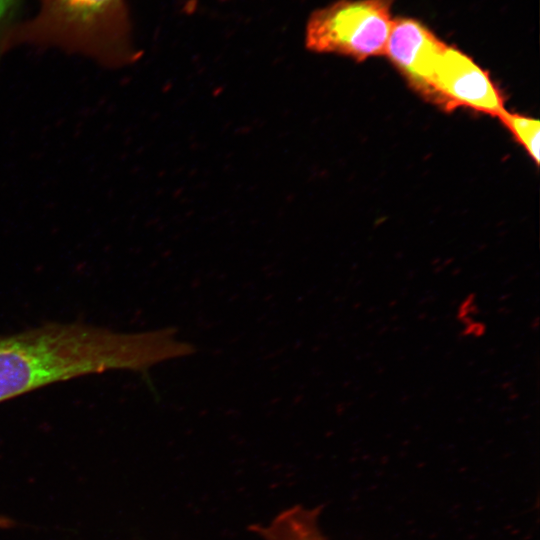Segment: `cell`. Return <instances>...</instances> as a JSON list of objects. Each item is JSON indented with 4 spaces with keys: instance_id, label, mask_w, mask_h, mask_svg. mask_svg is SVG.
<instances>
[{
    "instance_id": "5b68a950",
    "label": "cell",
    "mask_w": 540,
    "mask_h": 540,
    "mask_svg": "<svg viewBox=\"0 0 540 540\" xmlns=\"http://www.w3.org/2000/svg\"><path fill=\"white\" fill-rule=\"evenodd\" d=\"M447 45L413 19L393 20L385 54L414 88L430 96L433 77Z\"/></svg>"
},
{
    "instance_id": "3957f363",
    "label": "cell",
    "mask_w": 540,
    "mask_h": 540,
    "mask_svg": "<svg viewBox=\"0 0 540 540\" xmlns=\"http://www.w3.org/2000/svg\"><path fill=\"white\" fill-rule=\"evenodd\" d=\"M392 0H339L309 18L305 44L311 51L357 60L385 54L392 27Z\"/></svg>"
},
{
    "instance_id": "9c48e42d",
    "label": "cell",
    "mask_w": 540,
    "mask_h": 540,
    "mask_svg": "<svg viewBox=\"0 0 540 540\" xmlns=\"http://www.w3.org/2000/svg\"><path fill=\"white\" fill-rule=\"evenodd\" d=\"M479 313L477 296L474 292L467 294L459 303L456 310V319L462 325L475 319Z\"/></svg>"
},
{
    "instance_id": "30bf717a",
    "label": "cell",
    "mask_w": 540,
    "mask_h": 540,
    "mask_svg": "<svg viewBox=\"0 0 540 540\" xmlns=\"http://www.w3.org/2000/svg\"><path fill=\"white\" fill-rule=\"evenodd\" d=\"M487 330L486 324L480 320L473 319L472 321L462 325L461 335L468 338H481Z\"/></svg>"
},
{
    "instance_id": "7a4b0ae2",
    "label": "cell",
    "mask_w": 540,
    "mask_h": 540,
    "mask_svg": "<svg viewBox=\"0 0 540 540\" xmlns=\"http://www.w3.org/2000/svg\"><path fill=\"white\" fill-rule=\"evenodd\" d=\"M37 1L36 14L16 29L12 48H58L109 68L136 60L126 0Z\"/></svg>"
},
{
    "instance_id": "277c9868",
    "label": "cell",
    "mask_w": 540,
    "mask_h": 540,
    "mask_svg": "<svg viewBox=\"0 0 540 540\" xmlns=\"http://www.w3.org/2000/svg\"><path fill=\"white\" fill-rule=\"evenodd\" d=\"M429 98L445 108L466 107L496 117L505 110L503 98L489 75L450 46L438 63Z\"/></svg>"
},
{
    "instance_id": "8fae6325",
    "label": "cell",
    "mask_w": 540,
    "mask_h": 540,
    "mask_svg": "<svg viewBox=\"0 0 540 540\" xmlns=\"http://www.w3.org/2000/svg\"><path fill=\"white\" fill-rule=\"evenodd\" d=\"M16 525L17 522L13 518L0 514V529H11Z\"/></svg>"
},
{
    "instance_id": "ba28073f",
    "label": "cell",
    "mask_w": 540,
    "mask_h": 540,
    "mask_svg": "<svg viewBox=\"0 0 540 540\" xmlns=\"http://www.w3.org/2000/svg\"><path fill=\"white\" fill-rule=\"evenodd\" d=\"M26 0H0V61L12 49V38L25 20L23 18Z\"/></svg>"
},
{
    "instance_id": "6da1fadb",
    "label": "cell",
    "mask_w": 540,
    "mask_h": 540,
    "mask_svg": "<svg viewBox=\"0 0 540 540\" xmlns=\"http://www.w3.org/2000/svg\"><path fill=\"white\" fill-rule=\"evenodd\" d=\"M196 347L174 327L119 332L84 323L50 322L0 335V403L81 376L111 370L146 373Z\"/></svg>"
},
{
    "instance_id": "8992f818",
    "label": "cell",
    "mask_w": 540,
    "mask_h": 540,
    "mask_svg": "<svg viewBox=\"0 0 540 540\" xmlns=\"http://www.w3.org/2000/svg\"><path fill=\"white\" fill-rule=\"evenodd\" d=\"M320 507L295 505L279 513L268 525L254 524L251 530L263 540H327L318 518Z\"/></svg>"
},
{
    "instance_id": "52a82bcc",
    "label": "cell",
    "mask_w": 540,
    "mask_h": 540,
    "mask_svg": "<svg viewBox=\"0 0 540 540\" xmlns=\"http://www.w3.org/2000/svg\"><path fill=\"white\" fill-rule=\"evenodd\" d=\"M498 118L538 165L540 161L539 121L530 117L511 113L506 109L498 116Z\"/></svg>"
}]
</instances>
